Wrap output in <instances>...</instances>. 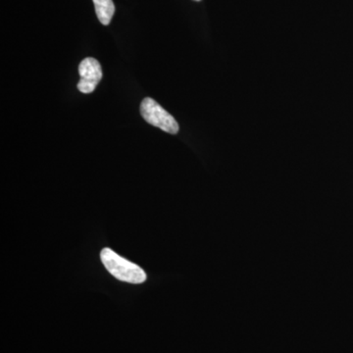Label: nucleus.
I'll return each instance as SVG.
<instances>
[{
  "mask_svg": "<svg viewBox=\"0 0 353 353\" xmlns=\"http://www.w3.org/2000/svg\"><path fill=\"white\" fill-rule=\"evenodd\" d=\"M79 74L81 80L78 83V90L83 94H92L102 78L101 64L94 58H85L79 65Z\"/></svg>",
  "mask_w": 353,
  "mask_h": 353,
  "instance_id": "3",
  "label": "nucleus"
},
{
  "mask_svg": "<svg viewBox=\"0 0 353 353\" xmlns=\"http://www.w3.org/2000/svg\"><path fill=\"white\" fill-rule=\"evenodd\" d=\"M194 1H201V0H194Z\"/></svg>",
  "mask_w": 353,
  "mask_h": 353,
  "instance_id": "5",
  "label": "nucleus"
},
{
  "mask_svg": "<svg viewBox=\"0 0 353 353\" xmlns=\"http://www.w3.org/2000/svg\"><path fill=\"white\" fill-rule=\"evenodd\" d=\"M94 4L95 13L102 25L108 26L115 13V6L112 0H92Z\"/></svg>",
  "mask_w": 353,
  "mask_h": 353,
  "instance_id": "4",
  "label": "nucleus"
},
{
  "mask_svg": "<svg viewBox=\"0 0 353 353\" xmlns=\"http://www.w3.org/2000/svg\"><path fill=\"white\" fill-rule=\"evenodd\" d=\"M139 111H141L143 119L148 124L159 128L162 131L169 132L171 134H178L180 128H179L178 122H176L175 118L170 113L167 112L154 99L145 97L141 101Z\"/></svg>",
  "mask_w": 353,
  "mask_h": 353,
  "instance_id": "2",
  "label": "nucleus"
},
{
  "mask_svg": "<svg viewBox=\"0 0 353 353\" xmlns=\"http://www.w3.org/2000/svg\"><path fill=\"white\" fill-rule=\"evenodd\" d=\"M101 259L106 270L118 280L130 284H141L145 282L146 274L141 267L119 256L110 248L102 250Z\"/></svg>",
  "mask_w": 353,
  "mask_h": 353,
  "instance_id": "1",
  "label": "nucleus"
}]
</instances>
